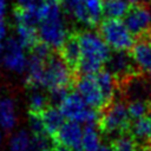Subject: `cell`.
Segmentation results:
<instances>
[{
    "label": "cell",
    "instance_id": "d4e9b609",
    "mask_svg": "<svg viewBox=\"0 0 151 151\" xmlns=\"http://www.w3.org/2000/svg\"><path fill=\"white\" fill-rule=\"evenodd\" d=\"M127 110L131 119L136 120L151 113V103L144 100H133L127 103Z\"/></svg>",
    "mask_w": 151,
    "mask_h": 151
},
{
    "label": "cell",
    "instance_id": "30bf717a",
    "mask_svg": "<svg viewBox=\"0 0 151 151\" xmlns=\"http://www.w3.org/2000/svg\"><path fill=\"white\" fill-rule=\"evenodd\" d=\"M2 61L7 70L15 73H22L27 68L28 60L26 59L22 45L17 38L9 37L6 40L2 50Z\"/></svg>",
    "mask_w": 151,
    "mask_h": 151
},
{
    "label": "cell",
    "instance_id": "5bb4252c",
    "mask_svg": "<svg viewBox=\"0 0 151 151\" xmlns=\"http://www.w3.org/2000/svg\"><path fill=\"white\" fill-rule=\"evenodd\" d=\"M129 133L134 138L140 151L151 146V113L131 123Z\"/></svg>",
    "mask_w": 151,
    "mask_h": 151
},
{
    "label": "cell",
    "instance_id": "ba28073f",
    "mask_svg": "<svg viewBox=\"0 0 151 151\" xmlns=\"http://www.w3.org/2000/svg\"><path fill=\"white\" fill-rule=\"evenodd\" d=\"M124 24L136 38L145 35L151 29V8L149 2L131 6L124 17Z\"/></svg>",
    "mask_w": 151,
    "mask_h": 151
},
{
    "label": "cell",
    "instance_id": "ac0fdd59",
    "mask_svg": "<svg viewBox=\"0 0 151 151\" xmlns=\"http://www.w3.org/2000/svg\"><path fill=\"white\" fill-rule=\"evenodd\" d=\"M39 5L26 7L17 6L13 11L17 25H27L37 27V25H39Z\"/></svg>",
    "mask_w": 151,
    "mask_h": 151
},
{
    "label": "cell",
    "instance_id": "83f0119b",
    "mask_svg": "<svg viewBox=\"0 0 151 151\" xmlns=\"http://www.w3.org/2000/svg\"><path fill=\"white\" fill-rule=\"evenodd\" d=\"M18 6H37L39 5L42 0H15Z\"/></svg>",
    "mask_w": 151,
    "mask_h": 151
},
{
    "label": "cell",
    "instance_id": "484cf974",
    "mask_svg": "<svg viewBox=\"0 0 151 151\" xmlns=\"http://www.w3.org/2000/svg\"><path fill=\"white\" fill-rule=\"evenodd\" d=\"M32 137L29 134L21 130L17 132L9 140V151H27L31 145Z\"/></svg>",
    "mask_w": 151,
    "mask_h": 151
},
{
    "label": "cell",
    "instance_id": "52a82bcc",
    "mask_svg": "<svg viewBox=\"0 0 151 151\" xmlns=\"http://www.w3.org/2000/svg\"><path fill=\"white\" fill-rule=\"evenodd\" d=\"M106 70L112 73L118 84L134 74L143 73L129 51H114L111 53L106 63Z\"/></svg>",
    "mask_w": 151,
    "mask_h": 151
},
{
    "label": "cell",
    "instance_id": "4316f807",
    "mask_svg": "<svg viewBox=\"0 0 151 151\" xmlns=\"http://www.w3.org/2000/svg\"><path fill=\"white\" fill-rule=\"evenodd\" d=\"M28 119H29V126L34 136H47L45 131V126L41 119L40 114H34V113H28Z\"/></svg>",
    "mask_w": 151,
    "mask_h": 151
},
{
    "label": "cell",
    "instance_id": "836d02e7",
    "mask_svg": "<svg viewBox=\"0 0 151 151\" xmlns=\"http://www.w3.org/2000/svg\"><path fill=\"white\" fill-rule=\"evenodd\" d=\"M2 50H4V46H2V45H1V44H0V54H1V53H2Z\"/></svg>",
    "mask_w": 151,
    "mask_h": 151
},
{
    "label": "cell",
    "instance_id": "d590c367",
    "mask_svg": "<svg viewBox=\"0 0 151 151\" xmlns=\"http://www.w3.org/2000/svg\"><path fill=\"white\" fill-rule=\"evenodd\" d=\"M149 5H150V8H151V0H149Z\"/></svg>",
    "mask_w": 151,
    "mask_h": 151
},
{
    "label": "cell",
    "instance_id": "5b68a950",
    "mask_svg": "<svg viewBox=\"0 0 151 151\" xmlns=\"http://www.w3.org/2000/svg\"><path fill=\"white\" fill-rule=\"evenodd\" d=\"M78 74H76L68 67V65L63 60L59 53L53 52L52 55L46 60L44 88H47L48 91L58 87L71 88L72 86H74Z\"/></svg>",
    "mask_w": 151,
    "mask_h": 151
},
{
    "label": "cell",
    "instance_id": "44dd1931",
    "mask_svg": "<svg viewBox=\"0 0 151 151\" xmlns=\"http://www.w3.org/2000/svg\"><path fill=\"white\" fill-rule=\"evenodd\" d=\"M104 15L111 19H119L125 17L129 12V2L126 0H103Z\"/></svg>",
    "mask_w": 151,
    "mask_h": 151
},
{
    "label": "cell",
    "instance_id": "9a60e30c",
    "mask_svg": "<svg viewBox=\"0 0 151 151\" xmlns=\"http://www.w3.org/2000/svg\"><path fill=\"white\" fill-rule=\"evenodd\" d=\"M131 54L143 73L151 72V41L139 38L131 48Z\"/></svg>",
    "mask_w": 151,
    "mask_h": 151
},
{
    "label": "cell",
    "instance_id": "603a6c76",
    "mask_svg": "<svg viewBox=\"0 0 151 151\" xmlns=\"http://www.w3.org/2000/svg\"><path fill=\"white\" fill-rule=\"evenodd\" d=\"M50 106V99L39 90H31L28 97V113L40 114Z\"/></svg>",
    "mask_w": 151,
    "mask_h": 151
},
{
    "label": "cell",
    "instance_id": "277c9868",
    "mask_svg": "<svg viewBox=\"0 0 151 151\" xmlns=\"http://www.w3.org/2000/svg\"><path fill=\"white\" fill-rule=\"evenodd\" d=\"M98 33L113 51H130L136 42L133 35L120 19L105 18L99 25Z\"/></svg>",
    "mask_w": 151,
    "mask_h": 151
},
{
    "label": "cell",
    "instance_id": "e575fe53",
    "mask_svg": "<svg viewBox=\"0 0 151 151\" xmlns=\"http://www.w3.org/2000/svg\"><path fill=\"white\" fill-rule=\"evenodd\" d=\"M0 2H5V4H6V2H7V0H0Z\"/></svg>",
    "mask_w": 151,
    "mask_h": 151
},
{
    "label": "cell",
    "instance_id": "cb8c5ba5",
    "mask_svg": "<svg viewBox=\"0 0 151 151\" xmlns=\"http://www.w3.org/2000/svg\"><path fill=\"white\" fill-rule=\"evenodd\" d=\"M111 146L113 151H140L139 145L129 132L114 138L111 143Z\"/></svg>",
    "mask_w": 151,
    "mask_h": 151
},
{
    "label": "cell",
    "instance_id": "3957f363",
    "mask_svg": "<svg viewBox=\"0 0 151 151\" xmlns=\"http://www.w3.org/2000/svg\"><path fill=\"white\" fill-rule=\"evenodd\" d=\"M97 126L100 132L106 136L117 134L118 137L129 132L131 127V117L124 100H113L105 106L100 111Z\"/></svg>",
    "mask_w": 151,
    "mask_h": 151
},
{
    "label": "cell",
    "instance_id": "8fae6325",
    "mask_svg": "<svg viewBox=\"0 0 151 151\" xmlns=\"http://www.w3.org/2000/svg\"><path fill=\"white\" fill-rule=\"evenodd\" d=\"M58 53L63 58V60L68 65V67L76 74H78L79 64L81 59V50H80L78 31H70L65 42L58 50Z\"/></svg>",
    "mask_w": 151,
    "mask_h": 151
},
{
    "label": "cell",
    "instance_id": "4fadbf2b",
    "mask_svg": "<svg viewBox=\"0 0 151 151\" xmlns=\"http://www.w3.org/2000/svg\"><path fill=\"white\" fill-rule=\"evenodd\" d=\"M46 60L31 54L27 61V74H26V86L29 90H39L44 87V76H45Z\"/></svg>",
    "mask_w": 151,
    "mask_h": 151
},
{
    "label": "cell",
    "instance_id": "1f68e13d",
    "mask_svg": "<svg viewBox=\"0 0 151 151\" xmlns=\"http://www.w3.org/2000/svg\"><path fill=\"white\" fill-rule=\"evenodd\" d=\"M98 151H113V149L111 145H101Z\"/></svg>",
    "mask_w": 151,
    "mask_h": 151
},
{
    "label": "cell",
    "instance_id": "7c38bea8",
    "mask_svg": "<svg viewBox=\"0 0 151 151\" xmlns=\"http://www.w3.org/2000/svg\"><path fill=\"white\" fill-rule=\"evenodd\" d=\"M83 134L84 131L81 130L79 123L68 120L61 126L54 138V142L70 147L73 151H83Z\"/></svg>",
    "mask_w": 151,
    "mask_h": 151
},
{
    "label": "cell",
    "instance_id": "2e32d148",
    "mask_svg": "<svg viewBox=\"0 0 151 151\" xmlns=\"http://www.w3.org/2000/svg\"><path fill=\"white\" fill-rule=\"evenodd\" d=\"M44 126H45V131L46 134L52 138L54 140L57 133L59 132V130L61 129V126L65 124L64 123V114L61 113L60 109L53 105H50L45 111H42L40 113Z\"/></svg>",
    "mask_w": 151,
    "mask_h": 151
},
{
    "label": "cell",
    "instance_id": "e0dca14e",
    "mask_svg": "<svg viewBox=\"0 0 151 151\" xmlns=\"http://www.w3.org/2000/svg\"><path fill=\"white\" fill-rule=\"evenodd\" d=\"M96 81L103 93L104 100L106 106L109 104H111L114 100V96L116 92L118 91V83L116 80V78L112 76V73H110L107 70H101L98 73L94 74Z\"/></svg>",
    "mask_w": 151,
    "mask_h": 151
},
{
    "label": "cell",
    "instance_id": "9c48e42d",
    "mask_svg": "<svg viewBox=\"0 0 151 151\" xmlns=\"http://www.w3.org/2000/svg\"><path fill=\"white\" fill-rule=\"evenodd\" d=\"M74 87L77 93L90 107L100 112L106 106L103 93L96 81L94 76H78L74 83Z\"/></svg>",
    "mask_w": 151,
    "mask_h": 151
},
{
    "label": "cell",
    "instance_id": "6da1fadb",
    "mask_svg": "<svg viewBox=\"0 0 151 151\" xmlns=\"http://www.w3.org/2000/svg\"><path fill=\"white\" fill-rule=\"evenodd\" d=\"M63 9L61 0H42L39 5V37L52 50H59L70 33L64 22Z\"/></svg>",
    "mask_w": 151,
    "mask_h": 151
},
{
    "label": "cell",
    "instance_id": "7402d4cb",
    "mask_svg": "<svg viewBox=\"0 0 151 151\" xmlns=\"http://www.w3.org/2000/svg\"><path fill=\"white\" fill-rule=\"evenodd\" d=\"M97 125H86L83 134V151H98L100 145V136Z\"/></svg>",
    "mask_w": 151,
    "mask_h": 151
},
{
    "label": "cell",
    "instance_id": "d6a6232c",
    "mask_svg": "<svg viewBox=\"0 0 151 151\" xmlns=\"http://www.w3.org/2000/svg\"><path fill=\"white\" fill-rule=\"evenodd\" d=\"M143 151H151V146H149V147H146V149H144Z\"/></svg>",
    "mask_w": 151,
    "mask_h": 151
},
{
    "label": "cell",
    "instance_id": "8d00e7d4",
    "mask_svg": "<svg viewBox=\"0 0 151 151\" xmlns=\"http://www.w3.org/2000/svg\"><path fill=\"white\" fill-rule=\"evenodd\" d=\"M0 143H1V132H0Z\"/></svg>",
    "mask_w": 151,
    "mask_h": 151
},
{
    "label": "cell",
    "instance_id": "8992f818",
    "mask_svg": "<svg viewBox=\"0 0 151 151\" xmlns=\"http://www.w3.org/2000/svg\"><path fill=\"white\" fill-rule=\"evenodd\" d=\"M61 113L70 122L83 123L86 125H98L100 112L87 106L84 99L77 93L71 92L59 106Z\"/></svg>",
    "mask_w": 151,
    "mask_h": 151
},
{
    "label": "cell",
    "instance_id": "d6986e66",
    "mask_svg": "<svg viewBox=\"0 0 151 151\" xmlns=\"http://www.w3.org/2000/svg\"><path fill=\"white\" fill-rule=\"evenodd\" d=\"M17 123L15 105L13 99L5 97L0 99V126L5 131H11Z\"/></svg>",
    "mask_w": 151,
    "mask_h": 151
},
{
    "label": "cell",
    "instance_id": "7a4b0ae2",
    "mask_svg": "<svg viewBox=\"0 0 151 151\" xmlns=\"http://www.w3.org/2000/svg\"><path fill=\"white\" fill-rule=\"evenodd\" d=\"M81 50L78 76H94L106 65L111 53L109 45L99 33L93 31H78Z\"/></svg>",
    "mask_w": 151,
    "mask_h": 151
},
{
    "label": "cell",
    "instance_id": "f546056e",
    "mask_svg": "<svg viewBox=\"0 0 151 151\" xmlns=\"http://www.w3.org/2000/svg\"><path fill=\"white\" fill-rule=\"evenodd\" d=\"M52 151H73V150H71L70 147H66L64 145H60V144L55 143V145H54V147H53Z\"/></svg>",
    "mask_w": 151,
    "mask_h": 151
},
{
    "label": "cell",
    "instance_id": "ffe728a7",
    "mask_svg": "<svg viewBox=\"0 0 151 151\" xmlns=\"http://www.w3.org/2000/svg\"><path fill=\"white\" fill-rule=\"evenodd\" d=\"M17 35L18 40L22 45L24 48L32 50L39 41V31L34 26H27V25H17Z\"/></svg>",
    "mask_w": 151,
    "mask_h": 151
},
{
    "label": "cell",
    "instance_id": "4dcf8cb0",
    "mask_svg": "<svg viewBox=\"0 0 151 151\" xmlns=\"http://www.w3.org/2000/svg\"><path fill=\"white\" fill-rule=\"evenodd\" d=\"M129 4H131L132 6L133 5H140V4H146L147 1L146 0H126Z\"/></svg>",
    "mask_w": 151,
    "mask_h": 151
},
{
    "label": "cell",
    "instance_id": "f1b7e54d",
    "mask_svg": "<svg viewBox=\"0 0 151 151\" xmlns=\"http://www.w3.org/2000/svg\"><path fill=\"white\" fill-rule=\"evenodd\" d=\"M6 24L4 20H0V41L6 37Z\"/></svg>",
    "mask_w": 151,
    "mask_h": 151
}]
</instances>
